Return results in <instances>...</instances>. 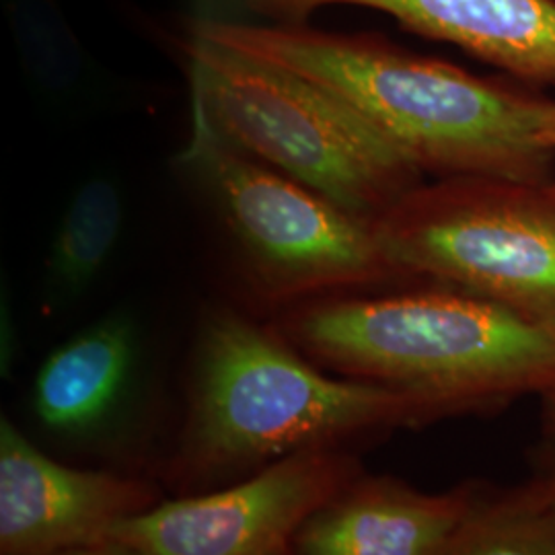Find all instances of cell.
<instances>
[{"instance_id":"obj_1","label":"cell","mask_w":555,"mask_h":555,"mask_svg":"<svg viewBox=\"0 0 555 555\" xmlns=\"http://www.w3.org/2000/svg\"><path fill=\"white\" fill-rule=\"evenodd\" d=\"M190 29L330 89L424 176L555 179V153L541 140L554 98L533 85L479 77L377 34L222 20Z\"/></svg>"},{"instance_id":"obj_2","label":"cell","mask_w":555,"mask_h":555,"mask_svg":"<svg viewBox=\"0 0 555 555\" xmlns=\"http://www.w3.org/2000/svg\"><path fill=\"white\" fill-rule=\"evenodd\" d=\"M274 330L323 371L410 391L442 417L555 393V323L444 284L298 302Z\"/></svg>"},{"instance_id":"obj_3","label":"cell","mask_w":555,"mask_h":555,"mask_svg":"<svg viewBox=\"0 0 555 555\" xmlns=\"http://www.w3.org/2000/svg\"><path fill=\"white\" fill-rule=\"evenodd\" d=\"M438 420L430 401L369 380L330 377L274 327L220 309L199 330L171 476L179 490H215L302 449Z\"/></svg>"},{"instance_id":"obj_4","label":"cell","mask_w":555,"mask_h":555,"mask_svg":"<svg viewBox=\"0 0 555 555\" xmlns=\"http://www.w3.org/2000/svg\"><path fill=\"white\" fill-rule=\"evenodd\" d=\"M181 52L192 116L360 219L375 222L426 178L350 103L318 82L192 29Z\"/></svg>"},{"instance_id":"obj_5","label":"cell","mask_w":555,"mask_h":555,"mask_svg":"<svg viewBox=\"0 0 555 555\" xmlns=\"http://www.w3.org/2000/svg\"><path fill=\"white\" fill-rule=\"evenodd\" d=\"M178 167L208 199L251 288L268 302L403 282L371 220L243 153L198 116Z\"/></svg>"},{"instance_id":"obj_6","label":"cell","mask_w":555,"mask_h":555,"mask_svg":"<svg viewBox=\"0 0 555 555\" xmlns=\"http://www.w3.org/2000/svg\"><path fill=\"white\" fill-rule=\"evenodd\" d=\"M375 235L405 280H426L555 323V179L422 181Z\"/></svg>"},{"instance_id":"obj_7","label":"cell","mask_w":555,"mask_h":555,"mask_svg":"<svg viewBox=\"0 0 555 555\" xmlns=\"http://www.w3.org/2000/svg\"><path fill=\"white\" fill-rule=\"evenodd\" d=\"M360 474L341 447L302 449L227 488L121 520L85 555L293 554L300 527Z\"/></svg>"},{"instance_id":"obj_8","label":"cell","mask_w":555,"mask_h":555,"mask_svg":"<svg viewBox=\"0 0 555 555\" xmlns=\"http://www.w3.org/2000/svg\"><path fill=\"white\" fill-rule=\"evenodd\" d=\"M159 502L153 483L66 467L0 420V554L85 555L105 531Z\"/></svg>"},{"instance_id":"obj_9","label":"cell","mask_w":555,"mask_h":555,"mask_svg":"<svg viewBox=\"0 0 555 555\" xmlns=\"http://www.w3.org/2000/svg\"><path fill=\"white\" fill-rule=\"evenodd\" d=\"M327 4L377 9L527 85L555 87V0H243L263 20L302 25Z\"/></svg>"},{"instance_id":"obj_10","label":"cell","mask_w":555,"mask_h":555,"mask_svg":"<svg viewBox=\"0 0 555 555\" xmlns=\"http://www.w3.org/2000/svg\"><path fill=\"white\" fill-rule=\"evenodd\" d=\"M472 481L428 494L391 476L354 477L298 531L295 554L444 555Z\"/></svg>"},{"instance_id":"obj_11","label":"cell","mask_w":555,"mask_h":555,"mask_svg":"<svg viewBox=\"0 0 555 555\" xmlns=\"http://www.w3.org/2000/svg\"><path fill=\"white\" fill-rule=\"evenodd\" d=\"M137 352L132 319L109 315L62 344L41 364L34 408L48 430L82 437L112 416Z\"/></svg>"},{"instance_id":"obj_12","label":"cell","mask_w":555,"mask_h":555,"mask_svg":"<svg viewBox=\"0 0 555 555\" xmlns=\"http://www.w3.org/2000/svg\"><path fill=\"white\" fill-rule=\"evenodd\" d=\"M27 87L48 112L85 116L139 91L95 59L59 0H2Z\"/></svg>"},{"instance_id":"obj_13","label":"cell","mask_w":555,"mask_h":555,"mask_svg":"<svg viewBox=\"0 0 555 555\" xmlns=\"http://www.w3.org/2000/svg\"><path fill=\"white\" fill-rule=\"evenodd\" d=\"M124 190L109 171L80 181L68 202L46 266V305L77 302L100 278L124 227Z\"/></svg>"},{"instance_id":"obj_14","label":"cell","mask_w":555,"mask_h":555,"mask_svg":"<svg viewBox=\"0 0 555 555\" xmlns=\"http://www.w3.org/2000/svg\"><path fill=\"white\" fill-rule=\"evenodd\" d=\"M444 555H555V481L545 469L506 488L472 481Z\"/></svg>"},{"instance_id":"obj_15","label":"cell","mask_w":555,"mask_h":555,"mask_svg":"<svg viewBox=\"0 0 555 555\" xmlns=\"http://www.w3.org/2000/svg\"><path fill=\"white\" fill-rule=\"evenodd\" d=\"M543 403V435H545V449H547V472L555 481V396L541 397Z\"/></svg>"},{"instance_id":"obj_16","label":"cell","mask_w":555,"mask_h":555,"mask_svg":"<svg viewBox=\"0 0 555 555\" xmlns=\"http://www.w3.org/2000/svg\"><path fill=\"white\" fill-rule=\"evenodd\" d=\"M541 140H543V144L547 149H552L555 153V95L552 109H550V116L545 119V126H543V132H541Z\"/></svg>"},{"instance_id":"obj_17","label":"cell","mask_w":555,"mask_h":555,"mask_svg":"<svg viewBox=\"0 0 555 555\" xmlns=\"http://www.w3.org/2000/svg\"><path fill=\"white\" fill-rule=\"evenodd\" d=\"M554 396H555V393H554Z\"/></svg>"}]
</instances>
